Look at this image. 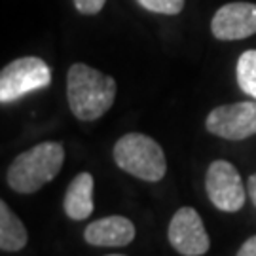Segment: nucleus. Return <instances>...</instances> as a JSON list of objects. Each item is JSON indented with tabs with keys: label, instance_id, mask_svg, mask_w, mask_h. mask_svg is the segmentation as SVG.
<instances>
[{
	"label": "nucleus",
	"instance_id": "obj_1",
	"mask_svg": "<svg viewBox=\"0 0 256 256\" xmlns=\"http://www.w3.org/2000/svg\"><path fill=\"white\" fill-rule=\"evenodd\" d=\"M116 99V80L90 64L74 63L66 74V101L82 122L104 116Z\"/></svg>",
	"mask_w": 256,
	"mask_h": 256
},
{
	"label": "nucleus",
	"instance_id": "obj_2",
	"mask_svg": "<svg viewBox=\"0 0 256 256\" xmlns=\"http://www.w3.org/2000/svg\"><path fill=\"white\" fill-rule=\"evenodd\" d=\"M64 164V146L46 140L28 148L10 164L6 182L18 194H34L52 182Z\"/></svg>",
	"mask_w": 256,
	"mask_h": 256
},
{
	"label": "nucleus",
	"instance_id": "obj_3",
	"mask_svg": "<svg viewBox=\"0 0 256 256\" xmlns=\"http://www.w3.org/2000/svg\"><path fill=\"white\" fill-rule=\"evenodd\" d=\"M112 156L122 171L146 182H160L167 173L164 148L142 133H128L120 137Z\"/></svg>",
	"mask_w": 256,
	"mask_h": 256
},
{
	"label": "nucleus",
	"instance_id": "obj_4",
	"mask_svg": "<svg viewBox=\"0 0 256 256\" xmlns=\"http://www.w3.org/2000/svg\"><path fill=\"white\" fill-rule=\"evenodd\" d=\"M52 84V68L40 57H19L0 72V102L8 104Z\"/></svg>",
	"mask_w": 256,
	"mask_h": 256
},
{
	"label": "nucleus",
	"instance_id": "obj_5",
	"mask_svg": "<svg viewBox=\"0 0 256 256\" xmlns=\"http://www.w3.org/2000/svg\"><path fill=\"white\" fill-rule=\"evenodd\" d=\"M205 190L210 203L222 212H238L247 202V188L236 165L226 160H214L205 174Z\"/></svg>",
	"mask_w": 256,
	"mask_h": 256
},
{
	"label": "nucleus",
	"instance_id": "obj_6",
	"mask_svg": "<svg viewBox=\"0 0 256 256\" xmlns=\"http://www.w3.org/2000/svg\"><path fill=\"white\" fill-rule=\"evenodd\" d=\"M209 133L226 140H243L256 135V99L222 104L209 112L205 120Z\"/></svg>",
	"mask_w": 256,
	"mask_h": 256
},
{
	"label": "nucleus",
	"instance_id": "obj_7",
	"mask_svg": "<svg viewBox=\"0 0 256 256\" xmlns=\"http://www.w3.org/2000/svg\"><path fill=\"white\" fill-rule=\"evenodd\" d=\"M167 238L171 247L182 256H203L210 247L203 220L194 207H180L174 212Z\"/></svg>",
	"mask_w": 256,
	"mask_h": 256
},
{
	"label": "nucleus",
	"instance_id": "obj_8",
	"mask_svg": "<svg viewBox=\"0 0 256 256\" xmlns=\"http://www.w3.org/2000/svg\"><path fill=\"white\" fill-rule=\"evenodd\" d=\"M210 32L218 40H243L256 34V4L230 2L216 10Z\"/></svg>",
	"mask_w": 256,
	"mask_h": 256
},
{
	"label": "nucleus",
	"instance_id": "obj_9",
	"mask_svg": "<svg viewBox=\"0 0 256 256\" xmlns=\"http://www.w3.org/2000/svg\"><path fill=\"white\" fill-rule=\"evenodd\" d=\"M84 239L93 247H126L135 239V224L120 214L104 216L88 224Z\"/></svg>",
	"mask_w": 256,
	"mask_h": 256
},
{
	"label": "nucleus",
	"instance_id": "obj_10",
	"mask_svg": "<svg viewBox=\"0 0 256 256\" xmlns=\"http://www.w3.org/2000/svg\"><path fill=\"white\" fill-rule=\"evenodd\" d=\"M93 174L80 173L72 178V182L68 184L66 192H64L63 209L66 216L72 220H86L92 216L95 203H93Z\"/></svg>",
	"mask_w": 256,
	"mask_h": 256
},
{
	"label": "nucleus",
	"instance_id": "obj_11",
	"mask_svg": "<svg viewBox=\"0 0 256 256\" xmlns=\"http://www.w3.org/2000/svg\"><path fill=\"white\" fill-rule=\"evenodd\" d=\"M27 228L19 216L8 207L6 202H0V248L6 252H18L27 245Z\"/></svg>",
	"mask_w": 256,
	"mask_h": 256
},
{
	"label": "nucleus",
	"instance_id": "obj_12",
	"mask_svg": "<svg viewBox=\"0 0 256 256\" xmlns=\"http://www.w3.org/2000/svg\"><path fill=\"white\" fill-rule=\"evenodd\" d=\"M236 76L241 92L256 99V50H247L239 55Z\"/></svg>",
	"mask_w": 256,
	"mask_h": 256
},
{
	"label": "nucleus",
	"instance_id": "obj_13",
	"mask_svg": "<svg viewBox=\"0 0 256 256\" xmlns=\"http://www.w3.org/2000/svg\"><path fill=\"white\" fill-rule=\"evenodd\" d=\"M148 12L162 14V16H176L184 8V0H137Z\"/></svg>",
	"mask_w": 256,
	"mask_h": 256
},
{
	"label": "nucleus",
	"instance_id": "obj_14",
	"mask_svg": "<svg viewBox=\"0 0 256 256\" xmlns=\"http://www.w3.org/2000/svg\"><path fill=\"white\" fill-rule=\"evenodd\" d=\"M106 4V0H74L76 10L84 14V16H95L102 10V6Z\"/></svg>",
	"mask_w": 256,
	"mask_h": 256
},
{
	"label": "nucleus",
	"instance_id": "obj_15",
	"mask_svg": "<svg viewBox=\"0 0 256 256\" xmlns=\"http://www.w3.org/2000/svg\"><path fill=\"white\" fill-rule=\"evenodd\" d=\"M238 256H256V236L248 238L241 248L238 250Z\"/></svg>",
	"mask_w": 256,
	"mask_h": 256
},
{
	"label": "nucleus",
	"instance_id": "obj_16",
	"mask_svg": "<svg viewBox=\"0 0 256 256\" xmlns=\"http://www.w3.org/2000/svg\"><path fill=\"white\" fill-rule=\"evenodd\" d=\"M247 192H248V198H250V202H252V205L256 207V173L248 176Z\"/></svg>",
	"mask_w": 256,
	"mask_h": 256
},
{
	"label": "nucleus",
	"instance_id": "obj_17",
	"mask_svg": "<svg viewBox=\"0 0 256 256\" xmlns=\"http://www.w3.org/2000/svg\"><path fill=\"white\" fill-rule=\"evenodd\" d=\"M106 256H126V254H106Z\"/></svg>",
	"mask_w": 256,
	"mask_h": 256
}]
</instances>
